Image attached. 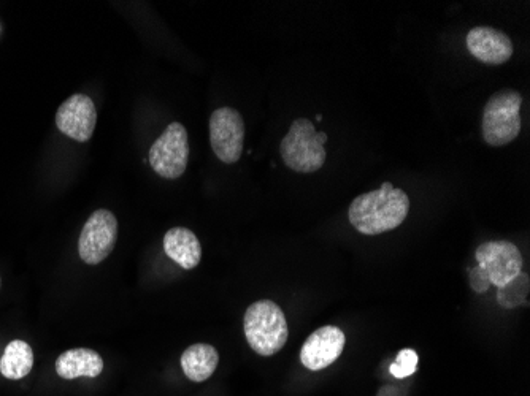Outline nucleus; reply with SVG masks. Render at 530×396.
<instances>
[{
    "instance_id": "nucleus-1",
    "label": "nucleus",
    "mask_w": 530,
    "mask_h": 396,
    "mask_svg": "<svg viewBox=\"0 0 530 396\" xmlns=\"http://www.w3.org/2000/svg\"><path fill=\"white\" fill-rule=\"evenodd\" d=\"M410 213V198L391 183L359 195L351 202L348 218L362 235H381L399 227Z\"/></svg>"
},
{
    "instance_id": "nucleus-2",
    "label": "nucleus",
    "mask_w": 530,
    "mask_h": 396,
    "mask_svg": "<svg viewBox=\"0 0 530 396\" xmlns=\"http://www.w3.org/2000/svg\"><path fill=\"white\" fill-rule=\"evenodd\" d=\"M243 328L251 349L262 357H272L280 352L289 338L285 313L270 300L256 301L246 309Z\"/></svg>"
},
{
    "instance_id": "nucleus-3",
    "label": "nucleus",
    "mask_w": 530,
    "mask_h": 396,
    "mask_svg": "<svg viewBox=\"0 0 530 396\" xmlns=\"http://www.w3.org/2000/svg\"><path fill=\"white\" fill-rule=\"evenodd\" d=\"M326 141L327 135L324 132H316L310 119H296L286 137L281 140V159L292 172H318L326 162Z\"/></svg>"
},
{
    "instance_id": "nucleus-4",
    "label": "nucleus",
    "mask_w": 530,
    "mask_h": 396,
    "mask_svg": "<svg viewBox=\"0 0 530 396\" xmlns=\"http://www.w3.org/2000/svg\"><path fill=\"white\" fill-rule=\"evenodd\" d=\"M523 96L513 89L499 91L488 100L481 119V132L489 146L510 145L521 134Z\"/></svg>"
},
{
    "instance_id": "nucleus-5",
    "label": "nucleus",
    "mask_w": 530,
    "mask_h": 396,
    "mask_svg": "<svg viewBox=\"0 0 530 396\" xmlns=\"http://www.w3.org/2000/svg\"><path fill=\"white\" fill-rule=\"evenodd\" d=\"M188 160V132L180 122H172L150 148L151 168L162 178L178 179L186 172Z\"/></svg>"
},
{
    "instance_id": "nucleus-6",
    "label": "nucleus",
    "mask_w": 530,
    "mask_h": 396,
    "mask_svg": "<svg viewBox=\"0 0 530 396\" xmlns=\"http://www.w3.org/2000/svg\"><path fill=\"white\" fill-rule=\"evenodd\" d=\"M245 143V122L239 111L231 107L218 108L210 118V145L224 164L239 162Z\"/></svg>"
},
{
    "instance_id": "nucleus-7",
    "label": "nucleus",
    "mask_w": 530,
    "mask_h": 396,
    "mask_svg": "<svg viewBox=\"0 0 530 396\" xmlns=\"http://www.w3.org/2000/svg\"><path fill=\"white\" fill-rule=\"evenodd\" d=\"M116 238H118V221L115 214L108 210L94 211L81 230L78 241L81 260L88 265L104 262L115 249Z\"/></svg>"
},
{
    "instance_id": "nucleus-8",
    "label": "nucleus",
    "mask_w": 530,
    "mask_h": 396,
    "mask_svg": "<svg viewBox=\"0 0 530 396\" xmlns=\"http://www.w3.org/2000/svg\"><path fill=\"white\" fill-rule=\"evenodd\" d=\"M478 267L486 273L491 286H505L523 270V256L510 241H488L477 249Z\"/></svg>"
},
{
    "instance_id": "nucleus-9",
    "label": "nucleus",
    "mask_w": 530,
    "mask_h": 396,
    "mask_svg": "<svg viewBox=\"0 0 530 396\" xmlns=\"http://www.w3.org/2000/svg\"><path fill=\"white\" fill-rule=\"evenodd\" d=\"M96 122V105L91 97L83 96V94H73L62 103L56 113L58 129L78 143L91 140L94 129H96Z\"/></svg>"
},
{
    "instance_id": "nucleus-10",
    "label": "nucleus",
    "mask_w": 530,
    "mask_h": 396,
    "mask_svg": "<svg viewBox=\"0 0 530 396\" xmlns=\"http://www.w3.org/2000/svg\"><path fill=\"white\" fill-rule=\"evenodd\" d=\"M345 333L334 325H326L308 336L302 351H300V362L310 371H321L332 363L337 362L338 357L345 349Z\"/></svg>"
},
{
    "instance_id": "nucleus-11",
    "label": "nucleus",
    "mask_w": 530,
    "mask_h": 396,
    "mask_svg": "<svg viewBox=\"0 0 530 396\" xmlns=\"http://www.w3.org/2000/svg\"><path fill=\"white\" fill-rule=\"evenodd\" d=\"M467 50L483 64L500 65L513 56L510 37L494 27H473L467 34Z\"/></svg>"
},
{
    "instance_id": "nucleus-12",
    "label": "nucleus",
    "mask_w": 530,
    "mask_h": 396,
    "mask_svg": "<svg viewBox=\"0 0 530 396\" xmlns=\"http://www.w3.org/2000/svg\"><path fill=\"white\" fill-rule=\"evenodd\" d=\"M164 251L167 257L178 263L183 270H193L202 259L199 238L185 227L170 229L164 237Z\"/></svg>"
},
{
    "instance_id": "nucleus-13",
    "label": "nucleus",
    "mask_w": 530,
    "mask_h": 396,
    "mask_svg": "<svg viewBox=\"0 0 530 396\" xmlns=\"http://www.w3.org/2000/svg\"><path fill=\"white\" fill-rule=\"evenodd\" d=\"M104 370V360L93 349H70L56 360V373L62 379L97 377Z\"/></svg>"
},
{
    "instance_id": "nucleus-14",
    "label": "nucleus",
    "mask_w": 530,
    "mask_h": 396,
    "mask_svg": "<svg viewBox=\"0 0 530 396\" xmlns=\"http://www.w3.org/2000/svg\"><path fill=\"white\" fill-rule=\"evenodd\" d=\"M219 355L210 344H194L181 355V368L189 381L204 382L218 368Z\"/></svg>"
},
{
    "instance_id": "nucleus-15",
    "label": "nucleus",
    "mask_w": 530,
    "mask_h": 396,
    "mask_svg": "<svg viewBox=\"0 0 530 396\" xmlns=\"http://www.w3.org/2000/svg\"><path fill=\"white\" fill-rule=\"evenodd\" d=\"M34 366V352L29 344L16 339L8 344L0 358V373L12 381H20L31 373Z\"/></svg>"
},
{
    "instance_id": "nucleus-16",
    "label": "nucleus",
    "mask_w": 530,
    "mask_h": 396,
    "mask_svg": "<svg viewBox=\"0 0 530 396\" xmlns=\"http://www.w3.org/2000/svg\"><path fill=\"white\" fill-rule=\"evenodd\" d=\"M527 294H529V275L521 271L515 279H511L508 284L497 289V301L504 308H518L527 305Z\"/></svg>"
},
{
    "instance_id": "nucleus-17",
    "label": "nucleus",
    "mask_w": 530,
    "mask_h": 396,
    "mask_svg": "<svg viewBox=\"0 0 530 396\" xmlns=\"http://www.w3.org/2000/svg\"><path fill=\"white\" fill-rule=\"evenodd\" d=\"M418 362V354L413 349H402L397 354L396 363L391 365V374L397 379H405V377L416 373Z\"/></svg>"
},
{
    "instance_id": "nucleus-18",
    "label": "nucleus",
    "mask_w": 530,
    "mask_h": 396,
    "mask_svg": "<svg viewBox=\"0 0 530 396\" xmlns=\"http://www.w3.org/2000/svg\"><path fill=\"white\" fill-rule=\"evenodd\" d=\"M470 286L478 294H483V292H488L489 287H491V282H489L488 276L481 270L480 267L473 268L470 270Z\"/></svg>"
},
{
    "instance_id": "nucleus-19",
    "label": "nucleus",
    "mask_w": 530,
    "mask_h": 396,
    "mask_svg": "<svg viewBox=\"0 0 530 396\" xmlns=\"http://www.w3.org/2000/svg\"><path fill=\"white\" fill-rule=\"evenodd\" d=\"M0 286H2V281H0Z\"/></svg>"
}]
</instances>
